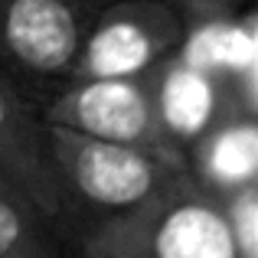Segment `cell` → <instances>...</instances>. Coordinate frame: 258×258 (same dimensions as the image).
Wrapping results in <instances>:
<instances>
[{
    "mask_svg": "<svg viewBox=\"0 0 258 258\" xmlns=\"http://www.w3.org/2000/svg\"><path fill=\"white\" fill-rule=\"evenodd\" d=\"M186 173L196 186L219 196L258 180V114L226 108L186 147Z\"/></svg>",
    "mask_w": 258,
    "mask_h": 258,
    "instance_id": "9c48e42d",
    "label": "cell"
},
{
    "mask_svg": "<svg viewBox=\"0 0 258 258\" xmlns=\"http://www.w3.org/2000/svg\"><path fill=\"white\" fill-rule=\"evenodd\" d=\"M52 222L0 173V258H59Z\"/></svg>",
    "mask_w": 258,
    "mask_h": 258,
    "instance_id": "30bf717a",
    "label": "cell"
},
{
    "mask_svg": "<svg viewBox=\"0 0 258 258\" xmlns=\"http://www.w3.org/2000/svg\"><path fill=\"white\" fill-rule=\"evenodd\" d=\"M170 4L180 10V17H189V13H209V10H232V7H242L245 0H170Z\"/></svg>",
    "mask_w": 258,
    "mask_h": 258,
    "instance_id": "7c38bea8",
    "label": "cell"
},
{
    "mask_svg": "<svg viewBox=\"0 0 258 258\" xmlns=\"http://www.w3.org/2000/svg\"><path fill=\"white\" fill-rule=\"evenodd\" d=\"M39 118H43V124L69 127V131L101 141L173 147L160 131L147 72L144 76L66 79L39 105Z\"/></svg>",
    "mask_w": 258,
    "mask_h": 258,
    "instance_id": "5b68a950",
    "label": "cell"
},
{
    "mask_svg": "<svg viewBox=\"0 0 258 258\" xmlns=\"http://www.w3.org/2000/svg\"><path fill=\"white\" fill-rule=\"evenodd\" d=\"M173 52L222 79L235 105L258 114V20L248 4L183 17Z\"/></svg>",
    "mask_w": 258,
    "mask_h": 258,
    "instance_id": "8992f818",
    "label": "cell"
},
{
    "mask_svg": "<svg viewBox=\"0 0 258 258\" xmlns=\"http://www.w3.org/2000/svg\"><path fill=\"white\" fill-rule=\"evenodd\" d=\"M82 258H235V248L219 200L180 173L138 209L95 222Z\"/></svg>",
    "mask_w": 258,
    "mask_h": 258,
    "instance_id": "6da1fadb",
    "label": "cell"
},
{
    "mask_svg": "<svg viewBox=\"0 0 258 258\" xmlns=\"http://www.w3.org/2000/svg\"><path fill=\"white\" fill-rule=\"evenodd\" d=\"M43 138L69 206L82 203L101 219L138 209L186 173V157L173 147L101 141L56 124H43Z\"/></svg>",
    "mask_w": 258,
    "mask_h": 258,
    "instance_id": "7a4b0ae2",
    "label": "cell"
},
{
    "mask_svg": "<svg viewBox=\"0 0 258 258\" xmlns=\"http://www.w3.org/2000/svg\"><path fill=\"white\" fill-rule=\"evenodd\" d=\"M183 17L170 0H105L88 20L69 79L144 76L180 43Z\"/></svg>",
    "mask_w": 258,
    "mask_h": 258,
    "instance_id": "277c9868",
    "label": "cell"
},
{
    "mask_svg": "<svg viewBox=\"0 0 258 258\" xmlns=\"http://www.w3.org/2000/svg\"><path fill=\"white\" fill-rule=\"evenodd\" d=\"M105 0H0V76L39 111L69 79L85 26Z\"/></svg>",
    "mask_w": 258,
    "mask_h": 258,
    "instance_id": "3957f363",
    "label": "cell"
},
{
    "mask_svg": "<svg viewBox=\"0 0 258 258\" xmlns=\"http://www.w3.org/2000/svg\"><path fill=\"white\" fill-rule=\"evenodd\" d=\"M232 235L235 258H258V180L216 196Z\"/></svg>",
    "mask_w": 258,
    "mask_h": 258,
    "instance_id": "8fae6325",
    "label": "cell"
},
{
    "mask_svg": "<svg viewBox=\"0 0 258 258\" xmlns=\"http://www.w3.org/2000/svg\"><path fill=\"white\" fill-rule=\"evenodd\" d=\"M147 82H151V98L160 131L183 154L226 108H239L222 79L189 66L176 52L160 59L147 72Z\"/></svg>",
    "mask_w": 258,
    "mask_h": 258,
    "instance_id": "ba28073f",
    "label": "cell"
},
{
    "mask_svg": "<svg viewBox=\"0 0 258 258\" xmlns=\"http://www.w3.org/2000/svg\"><path fill=\"white\" fill-rule=\"evenodd\" d=\"M0 173L17 183L52 226L69 219L72 206L46 154L43 118L7 76H0Z\"/></svg>",
    "mask_w": 258,
    "mask_h": 258,
    "instance_id": "52a82bcc",
    "label": "cell"
}]
</instances>
